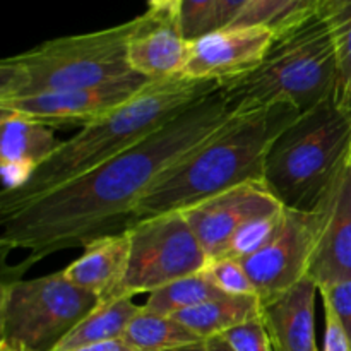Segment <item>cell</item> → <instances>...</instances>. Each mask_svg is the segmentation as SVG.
<instances>
[{"mask_svg":"<svg viewBox=\"0 0 351 351\" xmlns=\"http://www.w3.org/2000/svg\"><path fill=\"white\" fill-rule=\"evenodd\" d=\"M317 10L331 33L338 57L336 98L351 110V0H317Z\"/></svg>","mask_w":351,"mask_h":351,"instance_id":"cell-22","label":"cell"},{"mask_svg":"<svg viewBox=\"0 0 351 351\" xmlns=\"http://www.w3.org/2000/svg\"><path fill=\"white\" fill-rule=\"evenodd\" d=\"M53 127L21 113L0 110V165L36 170L60 147Z\"/></svg>","mask_w":351,"mask_h":351,"instance_id":"cell-17","label":"cell"},{"mask_svg":"<svg viewBox=\"0 0 351 351\" xmlns=\"http://www.w3.org/2000/svg\"><path fill=\"white\" fill-rule=\"evenodd\" d=\"M326 331H324V348L322 351H351V341L346 335L345 328L339 319L336 317L335 311L324 304Z\"/></svg>","mask_w":351,"mask_h":351,"instance_id":"cell-29","label":"cell"},{"mask_svg":"<svg viewBox=\"0 0 351 351\" xmlns=\"http://www.w3.org/2000/svg\"><path fill=\"white\" fill-rule=\"evenodd\" d=\"M263 315V302L257 295H225L197 307L171 315L201 339L216 338L230 329Z\"/></svg>","mask_w":351,"mask_h":351,"instance_id":"cell-18","label":"cell"},{"mask_svg":"<svg viewBox=\"0 0 351 351\" xmlns=\"http://www.w3.org/2000/svg\"><path fill=\"white\" fill-rule=\"evenodd\" d=\"M332 185L314 208H285L283 225L276 237L259 252L240 261L261 302L271 300L307 278L312 256L328 218Z\"/></svg>","mask_w":351,"mask_h":351,"instance_id":"cell-9","label":"cell"},{"mask_svg":"<svg viewBox=\"0 0 351 351\" xmlns=\"http://www.w3.org/2000/svg\"><path fill=\"white\" fill-rule=\"evenodd\" d=\"M168 351H213V350L211 346H209L208 339H202V341L191 343V345H185V346H178V348L168 350Z\"/></svg>","mask_w":351,"mask_h":351,"instance_id":"cell-33","label":"cell"},{"mask_svg":"<svg viewBox=\"0 0 351 351\" xmlns=\"http://www.w3.org/2000/svg\"><path fill=\"white\" fill-rule=\"evenodd\" d=\"M315 9L317 0H250L228 26H264L278 33Z\"/></svg>","mask_w":351,"mask_h":351,"instance_id":"cell-23","label":"cell"},{"mask_svg":"<svg viewBox=\"0 0 351 351\" xmlns=\"http://www.w3.org/2000/svg\"><path fill=\"white\" fill-rule=\"evenodd\" d=\"M221 0H182L178 27L185 40L194 41L219 29Z\"/></svg>","mask_w":351,"mask_h":351,"instance_id":"cell-25","label":"cell"},{"mask_svg":"<svg viewBox=\"0 0 351 351\" xmlns=\"http://www.w3.org/2000/svg\"><path fill=\"white\" fill-rule=\"evenodd\" d=\"M274 40L264 26L221 27L191 41V55L184 75L216 84L254 71Z\"/></svg>","mask_w":351,"mask_h":351,"instance_id":"cell-12","label":"cell"},{"mask_svg":"<svg viewBox=\"0 0 351 351\" xmlns=\"http://www.w3.org/2000/svg\"><path fill=\"white\" fill-rule=\"evenodd\" d=\"M221 338H225L226 343L235 351H274L263 317L237 326L221 335Z\"/></svg>","mask_w":351,"mask_h":351,"instance_id":"cell-27","label":"cell"},{"mask_svg":"<svg viewBox=\"0 0 351 351\" xmlns=\"http://www.w3.org/2000/svg\"><path fill=\"white\" fill-rule=\"evenodd\" d=\"M315 287L304 278L295 287L263 302V321L274 351H319L315 341Z\"/></svg>","mask_w":351,"mask_h":351,"instance_id":"cell-14","label":"cell"},{"mask_svg":"<svg viewBox=\"0 0 351 351\" xmlns=\"http://www.w3.org/2000/svg\"><path fill=\"white\" fill-rule=\"evenodd\" d=\"M285 218V209L276 215L264 216V218L254 219V221L247 223L230 242L228 249H226L225 256L230 259L243 261L247 257L254 256L259 252L263 247H266L271 240L276 237V233L281 230ZM219 259V257H218Z\"/></svg>","mask_w":351,"mask_h":351,"instance_id":"cell-24","label":"cell"},{"mask_svg":"<svg viewBox=\"0 0 351 351\" xmlns=\"http://www.w3.org/2000/svg\"><path fill=\"white\" fill-rule=\"evenodd\" d=\"M156 16H141L91 33L43 41L23 53L0 62V101L89 88L129 77L127 48L130 40Z\"/></svg>","mask_w":351,"mask_h":351,"instance_id":"cell-5","label":"cell"},{"mask_svg":"<svg viewBox=\"0 0 351 351\" xmlns=\"http://www.w3.org/2000/svg\"><path fill=\"white\" fill-rule=\"evenodd\" d=\"M307 278L315 287L351 280V167L350 160L336 178L328 218L312 256Z\"/></svg>","mask_w":351,"mask_h":351,"instance_id":"cell-13","label":"cell"},{"mask_svg":"<svg viewBox=\"0 0 351 351\" xmlns=\"http://www.w3.org/2000/svg\"><path fill=\"white\" fill-rule=\"evenodd\" d=\"M0 351H34L27 346L21 345V343L9 341V339H0Z\"/></svg>","mask_w":351,"mask_h":351,"instance_id":"cell-35","label":"cell"},{"mask_svg":"<svg viewBox=\"0 0 351 351\" xmlns=\"http://www.w3.org/2000/svg\"><path fill=\"white\" fill-rule=\"evenodd\" d=\"M319 291L322 295V304H328L335 311L351 341V280L321 287Z\"/></svg>","mask_w":351,"mask_h":351,"instance_id":"cell-28","label":"cell"},{"mask_svg":"<svg viewBox=\"0 0 351 351\" xmlns=\"http://www.w3.org/2000/svg\"><path fill=\"white\" fill-rule=\"evenodd\" d=\"M209 346H211L213 351H235L232 348V346L226 343L225 338H221V336H216V338H209L208 339Z\"/></svg>","mask_w":351,"mask_h":351,"instance_id":"cell-34","label":"cell"},{"mask_svg":"<svg viewBox=\"0 0 351 351\" xmlns=\"http://www.w3.org/2000/svg\"><path fill=\"white\" fill-rule=\"evenodd\" d=\"M182 0H147V10L158 19L178 23Z\"/></svg>","mask_w":351,"mask_h":351,"instance_id":"cell-30","label":"cell"},{"mask_svg":"<svg viewBox=\"0 0 351 351\" xmlns=\"http://www.w3.org/2000/svg\"><path fill=\"white\" fill-rule=\"evenodd\" d=\"M338 57L319 10L274 33L254 71L218 84L233 117L290 106L305 113L336 95Z\"/></svg>","mask_w":351,"mask_h":351,"instance_id":"cell-4","label":"cell"},{"mask_svg":"<svg viewBox=\"0 0 351 351\" xmlns=\"http://www.w3.org/2000/svg\"><path fill=\"white\" fill-rule=\"evenodd\" d=\"M216 89V82L182 74L149 79L129 101L84 125L71 139L62 141L53 156L34 170L24 187L0 195V215L27 204L123 153Z\"/></svg>","mask_w":351,"mask_h":351,"instance_id":"cell-2","label":"cell"},{"mask_svg":"<svg viewBox=\"0 0 351 351\" xmlns=\"http://www.w3.org/2000/svg\"><path fill=\"white\" fill-rule=\"evenodd\" d=\"M250 0H221L219 7V29L226 27L247 5Z\"/></svg>","mask_w":351,"mask_h":351,"instance_id":"cell-31","label":"cell"},{"mask_svg":"<svg viewBox=\"0 0 351 351\" xmlns=\"http://www.w3.org/2000/svg\"><path fill=\"white\" fill-rule=\"evenodd\" d=\"M219 297H225V293L216 288V285L209 280L204 271H201L149 293L143 307L144 311L153 312V314L175 315Z\"/></svg>","mask_w":351,"mask_h":351,"instance_id":"cell-21","label":"cell"},{"mask_svg":"<svg viewBox=\"0 0 351 351\" xmlns=\"http://www.w3.org/2000/svg\"><path fill=\"white\" fill-rule=\"evenodd\" d=\"M300 113L290 106L233 117L211 139L171 165L134 211V221L182 213L221 192L263 180L271 144Z\"/></svg>","mask_w":351,"mask_h":351,"instance_id":"cell-3","label":"cell"},{"mask_svg":"<svg viewBox=\"0 0 351 351\" xmlns=\"http://www.w3.org/2000/svg\"><path fill=\"white\" fill-rule=\"evenodd\" d=\"M129 269L113 300L153 293L208 266V254L182 213L139 219L129 226Z\"/></svg>","mask_w":351,"mask_h":351,"instance_id":"cell-8","label":"cell"},{"mask_svg":"<svg viewBox=\"0 0 351 351\" xmlns=\"http://www.w3.org/2000/svg\"><path fill=\"white\" fill-rule=\"evenodd\" d=\"M191 55V41L185 40L178 23L154 19L130 40L127 62L134 74L146 79L184 75Z\"/></svg>","mask_w":351,"mask_h":351,"instance_id":"cell-16","label":"cell"},{"mask_svg":"<svg viewBox=\"0 0 351 351\" xmlns=\"http://www.w3.org/2000/svg\"><path fill=\"white\" fill-rule=\"evenodd\" d=\"M351 154V110L336 95L300 113L271 144L264 184L285 208L322 201Z\"/></svg>","mask_w":351,"mask_h":351,"instance_id":"cell-6","label":"cell"},{"mask_svg":"<svg viewBox=\"0 0 351 351\" xmlns=\"http://www.w3.org/2000/svg\"><path fill=\"white\" fill-rule=\"evenodd\" d=\"M122 341L134 351H168L202 339L171 315L153 314L143 307L130 321Z\"/></svg>","mask_w":351,"mask_h":351,"instance_id":"cell-20","label":"cell"},{"mask_svg":"<svg viewBox=\"0 0 351 351\" xmlns=\"http://www.w3.org/2000/svg\"><path fill=\"white\" fill-rule=\"evenodd\" d=\"M72 351H134V350L130 348V346H127L122 339H115V341L86 346V348H79V350H72Z\"/></svg>","mask_w":351,"mask_h":351,"instance_id":"cell-32","label":"cell"},{"mask_svg":"<svg viewBox=\"0 0 351 351\" xmlns=\"http://www.w3.org/2000/svg\"><path fill=\"white\" fill-rule=\"evenodd\" d=\"M204 273L225 295H257L252 280L240 261L230 257L211 259Z\"/></svg>","mask_w":351,"mask_h":351,"instance_id":"cell-26","label":"cell"},{"mask_svg":"<svg viewBox=\"0 0 351 351\" xmlns=\"http://www.w3.org/2000/svg\"><path fill=\"white\" fill-rule=\"evenodd\" d=\"M350 167H351V154H350Z\"/></svg>","mask_w":351,"mask_h":351,"instance_id":"cell-36","label":"cell"},{"mask_svg":"<svg viewBox=\"0 0 351 351\" xmlns=\"http://www.w3.org/2000/svg\"><path fill=\"white\" fill-rule=\"evenodd\" d=\"M285 209L264 180H252L182 211L209 261L225 256L233 237L254 219Z\"/></svg>","mask_w":351,"mask_h":351,"instance_id":"cell-10","label":"cell"},{"mask_svg":"<svg viewBox=\"0 0 351 351\" xmlns=\"http://www.w3.org/2000/svg\"><path fill=\"white\" fill-rule=\"evenodd\" d=\"M98 305L99 298L72 285L64 269L2 283L0 339L51 351Z\"/></svg>","mask_w":351,"mask_h":351,"instance_id":"cell-7","label":"cell"},{"mask_svg":"<svg viewBox=\"0 0 351 351\" xmlns=\"http://www.w3.org/2000/svg\"><path fill=\"white\" fill-rule=\"evenodd\" d=\"M141 311L143 305L134 304L132 297H122L108 304H99L51 351H72L122 339L130 321Z\"/></svg>","mask_w":351,"mask_h":351,"instance_id":"cell-19","label":"cell"},{"mask_svg":"<svg viewBox=\"0 0 351 351\" xmlns=\"http://www.w3.org/2000/svg\"><path fill=\"white\" fill-rule=\"evenodd\" d=\"M129 261L130 232L125 228L86 243L82 256L69 264L64 274L72 285L96 295L99 304H108L125 280Z\"/></svg>","mask_w":351,"mask_h":351,"instance_id":"cell-15","label":"cell"},{"mask_svg":"<svg viewBox=\"0 0 351 351\" xmlns=\"http://www.w3.org/2000/svg\"><path fill=\"white\" fill-rule=\"evenodd\" d=\"M233 113L213 91L167 125L88 173L0 215V247L27 250L23 266L58 250L84 247L132 225L134 211L154 182L191 151L221 130Z\"/></svg>","mask_w":351,"mask_h":351,"instance_id":"cell-1","label":"cell"},{"mask_svg":"<svg viewBox=\"0 0 351 351\" xmlns=\"http://www.w3.org/2000/svg\"><path fill=\"white\" fill-rule=\"evenodd\" d=\"M147 81L149 79L143 75L132 74L119 81L89 88L2 99L0 110L21 113L53 129L67 125L84 127L134 98Z\"/></svg>","mask_w":351,"mask_h":351,"instance_id":"cell-11","label":"cell"}]
</instances>
